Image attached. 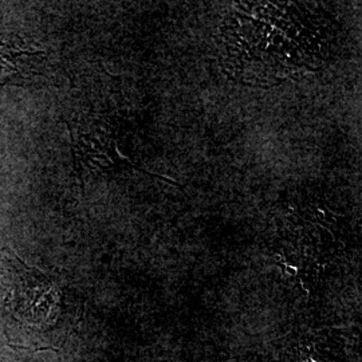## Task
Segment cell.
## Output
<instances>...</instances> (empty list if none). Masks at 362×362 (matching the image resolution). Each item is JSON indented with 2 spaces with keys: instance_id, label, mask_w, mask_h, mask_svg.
Listing matches in <instances>:
<instances>
[{
  "instance_id": "cell-1",
  "label": "cell",
  "mask_w": 362,
  "mask_h": 362,
  "mask_svg": "<svg viewBox=\"0 0 362 362\" xmlns=\"http://www.w3.org/2000/svg\"><path fill=\"white\" fill-rule=\"evenodd\" d=\"M42 291H46L45 278L13 254L0 251V330L10 346L42 348L37 332L46 324Z\"/></svg>"
},
{
  "instance_id": "cell-2",
  "label": "cell",
  "mask_w": 362,
  "mask_h": 362,
  "mask_svg": "<svg viewBox=\"0 0 362 362\" xmlns=\"http://www.w3.org/2000/svg\"><path fill=\"white\" fill-rule=\"evenodd\" d=\"M34 52H25L13 46L11 40L0 39V85H4L15 78H26L31 67Z\"/></svg>"
}]
</instances>
